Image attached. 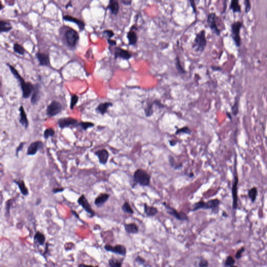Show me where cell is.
<instances>
[{
	"label": "cell",
	"instance_id": "cell-31",
	"mask_svg": "<svg viewBox=\"0 0 267 267\" xmlns=\"http://www.w3.org/2000/svg\"><path fill=\"white\" fill-rule=\"evenodd\" d=\"M168 159H169V163L171 167L174 169L175 170H178V169H181V168L183 167V165H182V163H181V164L177 163L175 161V160H174V158L173 157V156H169Z\"/></svg>",
	"mask_w": 267,
	"mask_h": 267
},
{
	"label": "cell",
	"instance_id": "cell-16",
	"mask_svg": "<svg viewBox=\"0 0 267 267\" xmlns=\"http://www.w3.org/2000/svg\"><path fill=\"white\" fill-rule=\"evenodd\" d=\"M63 20H65V21H67V22H72V23L76 24L78 27V28L80 29V31L84 30V29L85 28V23L82 20H80L77 18L73 17V16H70V15H65L63 17Z\"/></svg>",
	"mask_w": 267,
	"mask_h": 267
},
{
	"label": "cell",
	"instance_id": "cell-9",
	"mask_svg": "<svg viewBox=\"0 0 267 267\" xmlns=\"http://www.w3.org/2000/svg\"><path fill=\"white\" fill-rule=\"evenodd\" d=\"M62 110V105L61 103L56 101H52L48 106L47 109V114L49 117H54L60 113Z\"/></svg>",
	"mask_w": 267,
	"mask_h": 267
},
{
	"label": "cell",
	"instance_id": "cell-42",
	"mask_svg": "<svg viewBox=\"0 0 267 267\" xmlns=\"http://www.w3.org/2000/svg\"><path fill=\"white\" fill-rule=\"evenodd\" d=\"M109 265L111 267H122L121 262L116 259H111L109 260Z\"/></svg>",
	"mask_w": 267,
	"mask_h": 267
},
{
	"label": "cell",
	"instance_id": "cell-20",
	"mask_svg": "<svg viewBox=\"0 0 267 267\" xmlns=\"http://www.w3.org/2000/svg\"><path fill=\"white\" fill-rule=\"evenodd\" d=\"M40 86L39 84L34 85L33 94L31 98V102L32 105L36 104L40 98Z\"/></svg>",
	"mask_w": 267,
	"mask_h": 267
},
{
	"label": "cell",
	"instance_id": "cell-54",
	"mask_svg": "<svg viewBox=\"0 0 267 267\" xmlns=\"http://www.w3.org/2000/svg\"><path fill=\"white\" fill-rule=\"evenodd\" d=\"M78 267H94V266H89V265H86V264H80L79 265Z\"/></svg>",
	"mask_w": 267,
	"mask_h": 267
},
{
	"label": "cell",
	"instance_id": "cell-39",
	"mask_svg": "<svg viewBox=\"0 0 267 267\" xmlns=\"http://www.w3.org/2000/svg\"><path fill=\"white\" fill-rule=\"evenodd\" d=\"M78 99H79V98L76 94H73L71 96V103H70V108L71 110H73L75 107V106L76 105L78 101Z\"/></svg>",
	"mask_w": 267,
	"mask_h": 267
},
{
	"label": "cell",
	"instance_id": "cell-23",
	"mask_svg": "<svg viewBox=\"0 0 267 267\" xmlns=\"http://www.w3.org/2000/svg\"><path fill=\"white\" fill-rule=\"evenodd\" d=\"M127 38L129 42V44L130 45L135 46L138 40V37L136 33L134 31L133 29L131 28V30L127 32Z\"/></svg>",
	"mask_w": 267,
	"mask_h": 267
},
{
	"label": "cell",
	"instance_id": "cell-53",
	"mask_svg": "<svg viewBox=\"0 0 267 267\" xmlns=\"http://www.w3.org/2000/svg\"><path fill=\"white\" fill-rule=\"evenodd\" d=\"M169 144L171 146H174L175 145H176L177 142H175L174 140H170L169 141Z\"/></svg>",
	"mask_w": 267,
	"mask_h": 267
},
{
	"label": "cell",
	"instance_id": "cell-59",
	"mask_svg": "<svg viewBox=\"0 0 267 267\" xmlns=\"http://www.w3.org/2000/svg\"><path fill=\"white\" fill-rule=\"evenodd\" d=\"M0 85H1V82H0Z\"/></svg>",
	"mask_w": 267,
	"mask_h": 267
},
{
	"label": "cell",
	"instance_id": "cell-34",
	"mask_svg": "<svg viewBox=\"0 0 267 267\" xmlns=\"http://www.w3.org/2000/svg\"><path fill=\"white\" fill-rule=\"evenodd\" d=\"M77 125L80 126L83 130L86 131L88 128H92L94 126V124L90 122H81L78 123Z\"/></svg>",
	"mask_w": 267,
	"mask_h": 267
},
{
	"label": "cell",
	"instance_id": "cell-41",
	"mask_svg": "<svg viewBox=\"0 0 267 267\" xmlns=\"http://www.w3.org/2000/svg\"><path fill=\"white\" fill-rule=\"evenodd\" d=\"M235 262V260L233 258V257L231 256H227L225 262V265L227 267H231L232 266L234 265Z\"/></svg>",
	"mask_w": 267,
	"mask_h": 267
},
{
	"label": "cell",
	"instance_id": "cell-14",
	"mask_svg": "<svg viewBox=\"0 0 267 267\" xmlns=\"http://www.w3.org/2000/svg\"><path fill=\"white\" fill-rule=\"evenodd\" d=\"M94 154L99 159L100 164L103 165L107 164L109 157V154L108 151L105 149H102L96 151Z\"/></svg>",
	"mask_w": 267,
	"mask_h": 267
},
{
	"label": "cell",
	"instance_id": "cell-15",
	"mask_svg": "<svg viewBox=\"0 0 267 267\" xmlns=\"http://www.w3.org/2000/svg\"><path fill=\"white\" fill-rule=\"evenodd\" d=\"M105 249L107 251L118 254L121 255H125L126 253V248L121 245H117L114 247L107 245H105Z\"/></svg>",
	"mask_w": 267,
	"mask_h": 267
},
{
	"label": "cell",
	"instance_id": "cell-13",
	"mask_svg": "<svg viewBox=\"0 0 267 267\" xmlns=\"http://www.w3.org/2000/svg\"><path fill=\"white\" fill-rule=\"evenodd\" d=\"M114 57L115 59L121 58L123 60H128L131 57V54L128 50L116 47L114 49Z\"/></svg>",
	"mask_w": 267,
	"mask_h": 267
},
{
	"label": "cell",
	"instance_id": "cell-47",
	"mask_svg": "<svg viewBox=\"0 0 267 267\" xmlns=\"http://www.w3.org/2000/svg\"><path fill=\"white\" fill-rule=\"evenodd\" d=\"M102 34L105 35L109 39H111L112 37L114 36V33L112 30H105V31H103Z\"/></svg>",
	"mask_w": 267,
	"mask_h": 267
},
{
	"label": "cell",
	"instance_id": "cell-52",
	"mask_svg": "<svg viewBox=\"0 0 267 267\" xmlns=\"http://www.w3.org/2000/svg\"><path fill=\"white\" fill-rule=\"evenodd\" d=\"M122 2L125 5H130L131 3V1H122Z\"/></svg>",
	"mask_w": 267,
	"mask_h": 267
},
{
	"label": "cell",
	"instance_id": "cell-6",
	"mask_svg": "<svg viewBox=\"0 0 267 267\" xmlns=\"http://www.w3.org/2000/svg\"><path fill=\"white\" fill-rule=\"evenodd\" d=\"M242 26V23L240 21L235 22L231 25L232 37L235 45L237 47H239L241 45L240 30Z\"/></svg>",
	"mask_w": 267,
	"mask_h": 267
},
{
	"label": "cell",
	"instance_id": "cell-58",
	"mask_svg": "<svg viewBox=\"0 0 267 267\" xmlns=\"http://www.w3.org/2000/svg\"><path fill=\"white\" fill-rule=\"evenodd\" d=\"M230 267H237V266H235V265H233V266H231Z\"/></svg>",
	"mask_w": 267,
	"mask_h": 267
},
{
	"label": "cell",
	"instance_id": "cell-22",
	"mask_svg": "<svg viewBox=\"0 0 267 267\" xmlns=\"http://www.w3.org/2000/svg\"><path fill=\"white\" fill-rule=\"evenodd\" d=\"M107 9L110 10L112 14L117 15L119 11V4L117 1L111 0L109 1Z\"/></svg>",
	"mask_w": 267,
	"mask_h": 267
},
{
	"label": "cell",
	"instance_id": "cell-32",
	"mask_svg": "<svg viewBox=\"0 0 267 267\" xmlns=\"http://www.w3.org/2000/svg\"><path fill=\"white\" fill-rule=\"evenodd\" d=\"M46 239L44 235L40 232H37L34 236V241L38 244L43 245Z\"/></svg>",
	"mask_w": 267,
	"mask_h": 267
},
{
	"label": "cell",
	"instance_id": "cell-45",
	"mask_svg": "<svg viewBox=\"0 0 267 267\" xmlns=\"http://www.w3.org/2000/svg\"><path fill=\"white\" fill-rule=\"evenodd\" d=\"M245 5V13L247 14L249 11H250V9H251V4H250V2L249 0H245L244 1Z\"/></svg>",
	"mask_w": 267,
	"mask_h": 267
},
{
	"label": "cell",
	"instance_id": "cell-11",
	"mask_svg": "<svg viewBox=\"0 0 267 267\" xmlns=\"http://www.w3.org/2000/svg\"><path fill=\"white\" fill-rule=\"evenodd\" d=\"M77 202L85 210L89 213L91 217L95 215V212L91 207V205L89 203L88 200L86 198L84 195H82L77 200Z\"/></svg>",
	"mask_w": 267,
	"mask_h": 267
},
{
	"label": "cell",
	"instance_id": "cell-26",
	"mask_svg": "<svg viewBox=\"0 0 267 267\" xmlns=\"http://www.w3.org/2000/svg\"><path fill=\"white\" fill-rule=\"evenodd\" d=\"M11 29L12 26L9 22L0 20V33L9 32L11 30Z\"/></svg>",
	"mask_w": 267,
	"mask_h": 267
},
{
	"label": "cell",
	"instance_id": "cell-25",
	"mask_svg": "<svg viewBox=\"0 0 267 267\" xmlns=\"http://www.w3.org/2000/svg\"><path fill=\"white\" fill-rule=\"evenodd\" d=\"M144 212L148 216H154L158 213L157 208L154 206H150L145 204H144Z\"/></svg>",
	"mask_w": 267,
	"mask_h": 267
},
{
	"label": "cell",
	"instance_id": "cell-43",
	"mask_svg": "<svg viewBox=\"0 0 267 267\" xmlns=\"http://www.w3.org/2000/svg\"><path fill=\"white\" fill-rule=\"evenodd\" d=\"M232 113L234 116H235L239 113V103L237 100H236L233 107H232Z\"/></svg>",
	"mask_w": 267,
	"mask_h": 267
},
{
	"label": "cell",
	"instance_id": "cell-51",
	"mask_svg": "<svg viewBox=\"0 0 267 267\" xmlns=\"http://www.w3.org/2000/svg\"><path fill=\"white\" fill-rule=\"evenodd\" d=\"M190 3V5L191 6V7L193 8V11L194 12L196 11V7L195 6V2L194 1H189Z\"/></svg>",
	"mask_w": 267,
	"mask_h": 267
},
{
	"label": "cell",
	"instance_id": "cell-35",
	"mask_svg": "<svg viewBox=\"0 0 267 267\" xmlns=\"http://www.w3.org/2000/svg\"><path fill=\"white\" fill-rule=\"evenodd\" d=\"M13 49L15 52L20 55H23L25 53V50L22 46L18 43H15L13 46Z\"/></svg>",
	"mask_w": 267,
	"mask_h": 267
},
{
	"label": "cell",
	"instance_id": "cell-46",
	"mask_svg": "<svg viewBox=\"0 0 267 267\" xmlns=\"http://www.w3.org/2000/svg\"><path fill=\"white\" fill-rule=\"evenodd\" d=\"M245 250V248L244 247H241L237 251L235 254V258L237 259H239L241 258L242 257V254L244 253Z\"/></svg>",
	"mask_w": 267,
	"mask_h": 267
},
{
	"label": "cell",
	"instance_id": "cell-48",
	"mask_svg": "<svg viewBox=\"0 0 267 267\" xmlns=\"http://www.w3.org/2000/svg\"><path fill=\"white\" fill-rule=\"evenodd\" d=\"M65 190V189L63 187H60V188H54L53 190V192L54 193V194L57 193H61V192H63L64 190Z\"/></svg>",
	"mask_w": 267,
	"mask_h": 267
},
{
	"label": "cell",
	"instance_id": "cell-7",
	"mask_svg": "<svg viewBox=\"0 0 267 267\" xmlns=\"http://www.w3.org/2000/svg\"><path fill=\"white\" fill-rule=\"evenodd\" d=\"M65 38L68 46L71 47H75L76 46L77 42L80 39V36L75 30L70 28L66 31Z\"/></svg>",
	"mask_w": 267,
	"mask_h": 267
},
{
	"label": "cell",
	"instance_id": "cell-50",
	"mask_svg": "<svg viewBox=\"0 0 267 267\" xmlns=\"http://www.w3.org/2000/svg\"><path fill=\"white\" fill-rule=\"evenodd\" d=\"M24 145V142L20 143V145H19V146L17 147V149H16V154H18L19 152L23 149Z\"/></svg>",
	"mask_w": 267,
	"mask_h": 267
},
{
	"label": "cell",
	"instance_id": "cell-18",
	"mask_svg": "<svg viewBox=\"0 0 267 267\" xmlns=\"http://www.w3.org/2000/svg\"><path fill=\"white\" fill-rule=\"evenodd\" d=\"M36 56L39 61L40 65L49 66L50 64V57L48 54H45L41 52H37Z\"/></svg>",
	"mask_w": 267,
	"mask_h": 267
},
{
	"label": "cell",
	"instance_id": "cell-33",
	"mask_svg": "<svg viewBox=\"0 0 267 267\" xmlns=\"http://www.w3.org/2000/svg\"><path fill=\"white\" fill-rule=\"evenodd\" d=\"M153 105H154V102L150 103L148 104L147 106L145 108V113L146 117H151L154 114V110H153V109H152L153 108Z\"/></svg>",
	"mask_w": 267,
	"mask_h": 267
},
{
	"label": "cell",
	"instance_id": "cell-30",
	"mask_svg": "<svg viewBox=\"0 0 267 267\" xmlns=\"http://www.w3.org/2000/svg\"><path fill=\"white\" fill-rule=\"evenodd\" d=\"M15 183L18 186V187L20 189L21 193L24 195H27L28 194V191L26 187L25 183L23 181H15Z\"/></svg>",
	"mask_w": 267,
	"mask_h": 267
},
{
	"label": "cell",
	"instance_id": "cell-8",
	"mask_svg": "<svg viewBox=\"0 0 267 267\" xmlns=\"http://www.w3.org/2000/svg\"><path fill=\"white\" fill-rule=\"evenodd\" d=\"M163 204L167 209V213L170 216H173L174 218L179 221H184L188 220V218L186 213L183 212H178L175 209L167 205L165 202H164Z\"/></svg>",
	"mask_w": 267,
	"mask_h": 267
},
{
	"label": "cell",
	"instance_id": "cell-19",
	"mask_svg": "<svg viewBox=\"0 0 267 267\" xmlns=\"http://www.w3.org/2000/svg\"><path fill=\"white\" fill-rule=\"evenodd\" d=\"M110 197V195L107 193L101 194L94 200V204L97 207H101L105 204Z\"/></svg>",
	"mask_w": 267,
	"mask_h": 267
},
{
	"label": "cell",
	"instance_id": "cell-29",
	"mask_svg": "<svg viewBox=\"0 0 267 267\" xmlns=\"http://www.w3.org/2000/svg\"><path fill=\"white\" fill-rule=\"evenodd\" d=\"M125 229L129 233L135 234L138 232V227L135 223H130L125 225Z\"/></svg>",
	"mask_w": 267,
	"mask_h": 267
},
{
	"label": "cell",
	"instance_id": "cell-28",
	"mask_svg": "<svg viewBox=\"0 0 267 267\" xmlns=\"http://www.w3.org/2000/svg\"><path fill=\"white\" fill-rule=\"evenodd\" d=\"M258 194V190L256 187L250 188L248 192V196L250 198L252 203H254L256 201V198Z\"/></svg>",
	"mask_w": 267,
	"mask_h": 267
},
{
	"label": "cell",
	"instance_id": "cell-27",
	"mask_svg": "<svg viewBox=\"0 0 267 267\" xmlns=\"http://www.w3.org/2000/svg\"><path fill=\"white\" fill-rule=\"evenodd\" d=\"M230 9L232 10L234 13H240L241 11V7L239 4L238 0H232L231 2Z\"/></svg>",
	"mask_w": 267,
	"mask_h": 267
},
{
	"label": "cell",
	"instance_id": "cell-12",
	"mask_svg": "<svg viewBox=\"0 0 267 267\" xmlns=\"http://www.w3.org/2000/svg\"><path fill=\"white\" fill-rule=\"evenodd\" d=\"M58 124L60 128L63 129L69 127L71 126L77 125L78 124V121L73 117H64L59 119Z\"/></svg>",
	"mask_w": 267,
	"mask_h": 267
},
{
	"label": "cell",
	"instance_id": "cell-24",
	"mask_svg": "<svg viewBox=\"0 0 267 267\" xmlns=\"http://www.w3.org/2000/svg\"><path fill=\"white\" fill-rule=\"evenodd\" d=\"M19 110L20 112V123L25 128H27L28 126V121L27 119L26 112L24 110V109L23 106H20Z\"/></svg>",
	"mask_w": 267,
	"mask_h": 267
},
{
	"label": "cell",
	"instance_id": "cell-56",
	"mask_svg": "<svg viewBox=\"0 0 267 267\" xmlns=\"http://www.w3.org/2000/svg\"><path fill=\"white\" fill-rule=\"evenodd\" d=\"M227 117H229V119H232V117H231V114L229 113V112H227Z\"/></svg>",
	"mask_w": 267,
	"mask_h": 267
},
{
	"label": "cell",
	"instance_id": "cell-10",
	"mask_svg": "<svg viewBox=\"0 0 267 267\" xmlns=\"http://www.w3.org/2000/svg\"><path fill=\"white\" fill-rule=\"evenodd\" d=\"M217 18L216 15L215 13H209L207 17V23L208 26L210 27L211 30L212 31L213 33L216 36H220L221 30L218 28V26L216 23V20Z\"/></svg>",
	"mask_w": 267,
	"mask_h": 267
},
{
	"label": "cell",
	"instance_id": "cell-3",
	"mask_svg": "<svg viewBox=\"0 0 267 267\" xmlns=\"http://www.w3.org/2000/svg\"><path fill=\"white\" fill-rule=\"evenodd\" d=\"M207 41L206 37V31L202 29L196 34V37L194 40L192 47L197 52L204 51L207 46Z\"/></svg>",
	"mask_w": 267,
	"mask_h": 267
},
{
	"label": "cell",
	"instance_id": "cell-1",
	"mask_svg": "<svg viewBox=\"0 0 267 267\" xmlns=\"http://www.w3.org/2000/svg\"><path fill=\"white\" fill-rule=\"evenodd\" d=\"M9 68L11 70V73L13 74L14 77L17 79L20 83V87L23 93V97L24 98H28L31 95L34 90V85H32L30 82H25L23 78L20 76V74L18 72L17 70L13 66L9 64H7Z\"/></svg>",
	"mask_w": 267,
	"mask_h": 267
},
{
	"label": "cell",
	"instance_id": "cell-40",
	"mask_svg": "<svg viewBox=\"0 0 267 267\" xmlns=\"http://www.w3.org/2000/svg\"><path fill=\"white\" fill-rule=\"evenodd\" d=\"M55 135V131L53 129L49 128L46 129L44 132V137L45 139H48L50 137H52Z\"/></svg>",
	"mask_w": 267,
	"mask_h": 267
},
{
	"label": "cell",
	"instance_id": "cell-21",
	"mask_svg": "<svg viewBox=\"0 0 267 267\" xmlns=\"http://www.w3.org/2000/svg\"><path fill=\"white\" fill-rule=\"evenodd\" d=\"M112 106H113V104L112 103L110 102L101 103L96 108V111H98L101 115H104L108 112L109 108Z\"/></svg>",
	"mask_w": 267,
	"mask_h": 267
},
{
	"label": "cell",
	"instance_id": "cell-38",
	"mask_svg": "<svg viewBox=\"0 0 267 267\" xmlns=\"http://www.w3.org/2000/svg\"><path fill=\"white\" fill-rule=\"evenodd\" d=\"M176 67L177 70L178 71L179 73H181V74L185 73V71L184 70V69L183 68V67H182L179 57H176Z\"/></svg>",
	"mask_w": 267,
	"mask_h": 267
},
{
	"label": "cell",
	"instance_id": "cell-2",
	"mask_svg": "<svg viewBox=\"0 0 267 267\" xmlns=\"http://www.w3.org/2000/svg\"><path fill=\"white\" fill-rule=\"evenodd\" d=\"M220 203V200L217 198L211 199L207 202L200 200L194 204L193 209L191 211H196L199 209H211L212 210H216L219 208Z\"/></svg>",
	"mask_w": 267,
	"mask_h": 267
},
{
	"label": "cell",
	"instance_id": "cell-4",
	"mask_svg": "<svg viewBox=\"0 0 267 267\" xmlns=\"http://www.w3.org/2000/svg\"><path fill=\"white\" fill-rule=\"evenodd\" d=\"M134 179L136 184L142 186H148L150 183V175L142 169H138L134 172Z\"/></svg>",
	"mask_w": 267,
	"mask_h": 267
},
{
	"label": "cell",
	"instance_id": "cell-37",
	"mask_svg": "<svg viewBox=\"0 0 267 267\" xmlns=\"http://www.w3.org/2000/svg\"><path fill=\"white\" fill-rule=\"evenodd\" d=\"M191 132H192L191 130L188 126H184V127H183L182 128L177 129L175 132V134L178 135L179 134H185L190 135L191 133Z\"/></svg>",
	"mask_w": 267,
	"mask_h": 267
},
{
	"label": "cell",
	"instance_id": "cell-5",
	"mask_svg": "<svg viewBox=\"0 0 267 267\" xmlns=\"http://www.w3.org/2000/svg\"><path fill=\"white\" fill-rule=\"evenodd\" d=\"M236 160L235 161V173L234 176L233 184L232 187V195L233 198V209L234 210H236L238 207V195H237V187L239 183V177L237 174L236 170Z\"/></svg>",
	"mask_w": 267,
	"mask_h": 267
},
{
	"label": "cell",
	"instance_id": "cell-36",
	"mask_svg": "<svg viewBox=\"0 0 267 267\" xmlns=\"http://www.w3.org/2000/svg\"><path fill=\"white\" fill-rule=\"evenodd\" d=\"M122 209L123 211L125 213H129V214H133L134 213L133 210L131 207V206L128 202H124V204L122 206Z\"/></svg>",
	"mask_w": 267,
	"mask_h": 267
},
{
	"label": "cell",
	"instance_id": "cell-55",
	"mask_svg": "<svg viewBox=\"0 0 267 267\" xmlns=\"http://www.w3.org/2000/svg\"><path fill=\"white\" fill-rule=\"evenodd\" d=\"M194 176V174L193 172H190V173L188 174V176L189 178H191Z\"/></svg>",
	"mask_w": 267,
	"mask_h": 267
},
{
	"label": "cell",
	"instance_id": "cell-44",
	"mask_svg": "<svg viewBox=\"0 0 267 267\" xmlns=\"http://www.w3.org/2000/svg\"><path fill=\"white\" fill-rule=\"evenodd\" d=\"M209 262L207 259L205 258H201L198 263V267H208Z\"/></svg>",
	"mask_w": 267,
	"mask_h": 267
},
{
	"label": "cell",
	"instance_id": "cell-17",
	"mask_svg": "<svg viewBox=\"0 0 267 267\" xmlns=\"http://www.w3.org/2000/svg\"><path fill=\"white\" fill-rule=\"evenodd\" d=\"M42 142L40 141H36L31 143L27 150V154L29 156H33L37 154V151L42 147Z\"/></svg>",
	"mask_w": 267,
	"mask_h": 267
},
{
	"label": "cell",
	"instance_id": "cell-49",
	"mask_svg": "<svg viewBox=\"0 0 267 267\" xmlns=\"http://www.w3.org/2000/svg\"><path fill=\"white\" fill-rule=\"evenodd\" d=\"M108 43L111 46H115L117 45V41L115 40H112L111 39H107Z\"/></svg>",
	"mask_w": 267,
	"mask_h": 267
},
{
	"label": "cell",
	"instance_id": "cell-57",
	"mask_svg": "<svg viewBox=\"0 0 267 267\" xmlns=\"http://www.w3.org/2000/svg\"><path fill=\"white\" fill-rule=\"evenodd\" d=\"M3 8H4V6H3V5L1 3V2H0V10H2Z\"/></svg>",
	"mask_w": 267,
	"mask_h": 267
}]
</instances>
